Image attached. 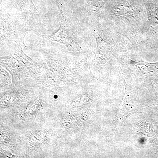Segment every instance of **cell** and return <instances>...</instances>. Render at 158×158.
Masks as SVG:
<instances>
[{
	"label": "cell",
	"instance_id": "cell-1",
	"mask_svg": "<svg viewBox=\"0 0 158 158\" xmlns=\"http://www.w3.org/2000/svg\"><path fill=\"white\" fill-rule=\"evenodd\" d=\"M141 104L139 100L137 99L136 94L127 86H126L125 94L123 104L120 110V115L122 119H125L130 115L134 113H140Z\"/></svg>",
	"mask_w": 158,
	"mask_h": 158
},
{
	"label": "cell",
	"instance_id": "cell-2",
	"mask_svg": "<svg viewBox=\"0 0 158 158\" xmlns=\"http://www.w3.org/2000/svg\"><path fill=\"white\" fill-rule=\"evenodd\" d=\"M48 38L64 44L70 51L77 50V44L73 37L72 34L65 26L60 24V28L56 33L49 35Z\"/></svg>",
	"mask_w": 158,
	"mask_h": 158
}]
</instances>
